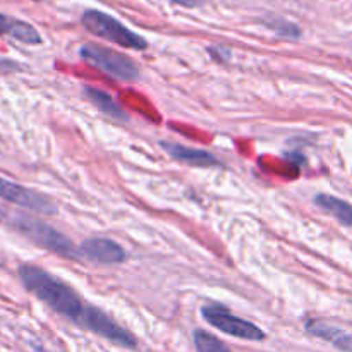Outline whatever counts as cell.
<instances>
[{"mask_svg":"<svg viewBox=\"0 0 352 352\" xmlns=\"http://www.w3.org/2000/svg\"><path fill=\"white\" fill-rule=\"evenodd\" d=\"M19 278L31 294L36 296L58 315L65 316L78 325L88 305L82 302L74 289L34 265H23L19 268Z\"/></svg>","mask_w":352,"mask_h":352,"instance_id":"cell-1","label":"cell"},{"mask_svg":"<svg viewBox=\"0 0 352 352\" xmlns=\"http://www.w3.org/2000/svg\"><path fill=\"white\" fill-rule=\"evenodd\" d=\"M81 23L89 33L103 38V40L112 41V43L119 45V47L131 48V50H146L148 48V41L143 36L131 31L120 21L102 12V10H86L81 16Z\"/></svg>","mask_w":352,"mask_h":352,"instance_id":"cell-2","label":"cell"},{"mask_svg":"<svg viewBox=\"0 0 352 352\" xmlns=\"http://www.w3.org/2000/svg\"><path fill=\"white\" fill-rule=\"evenodd\" d=\"M82 60L88 62L98 71L120 79V81H136L140 78V67L131 60L127 55L119 54L112 48H105L102 45L86 43L81 47Z\"/></svg>","mask_w":352,"mask_h":352,"instance_id":"cell-3","label":"cell"},{"mask_svg":"<svg viewBox=\"0 0 352 352\" xmlns=\"http://www.w3.org/2000/svg\"><path fill=\"white\" fill-rule=\"evenodd\" d=\"M16 227L24 236L30 237L34 244L58 254V256L69 258V260H79L81 258V251L76 250L74 244L67 237L62 236L54 227L40 222V220L19 215L16 217Z\"/></svg>","mask_w":352,"mask_h":352,"instance_id":"cell-4","label":"cell"},{"mask_svg":"<svg viewBox=\"0 0 352 352\" xmlns=\"http://www.w3.org/2000/svg\"><path fill=\"white\" fill-rule=\"evenodd\" d=\"M201 315L210 325L219 329L220 332L227 333V336H232L244 340H253V342H260V340L265 339V332L260 327L248 322V320H243L239 318V316L232 315V313L222 305L203 306Z\"/></svg>","mask_w":352,"mask_h":352,"instance_id":"cell-5","label":"cell"},{"mask_svg":"<svg viewBox=\"0 0 352 352\" xmlns=\"http://www.w3.org/2000/svg\"><path fill=\"white\" fill-rule=\"evenodd\" d=\"M78 325L82 327V329L98 333V336L103 337V339L112 340L113 344H119V346L127 347V349H134V347L138 346L133 333L127 332V330L122 329L120 325H117V323L113 322L109 315H105L102 309L93 308V306H86L85 313H82Z\"/></svg>","mask_w":352,"mask_h":352,"instance_id":"cell-6","label":"cell"},{"mask_svg":"<svg viewBox=\"0 0 352 352\" xmlns=\"http://www.w3.org/2000/svg\"><path fill=\"white\" fill-rule=\"evenodd\" d=\"M0 199L24 206V208L33 210V212L41 213V215H54V213H57V206L47 196L2 177H0Z\"/></svg>","mask_w":352,"mask_h":352,"instance_id":"cell-7","label":"cell"},{"mask_svg":"<svg viewBox=\"0 0 352 352\" xmlns=\"http://www.w3.org/2000/svg\"><path fill=\"white\" fill-rule=\"evenodd\" d=\"M81 256H86L88 260L95 261L100 265H117L126 260V251L122 246L112 239L105 237H93L86 239L79 248Z\"/></svg>","mask_w":352,"mask_h":352,"instance_id":"cell-8","label":"cell"},{"mask_svg":"<svg viewBox=\"0 0 352 352\" xmlns=\"http://www.w3.org/2000/svg\"><path fill=\"white\" fill-rule=\"evenodd\" d=\"M160 146L164 148L172 158H175V160L179 162H184V164L195 165V167H219L220 165L219 158L213 157L208 151L182 146V144L177 143H168V141H162Z\"/></svg>","mask_w":352,"mask_h":352,"instance_id":"cell-9","label":"cell"},{"mask_svg":"<svg viewBox=\"0 0 352 352\" xmlns=\"http://www.w3.org/2000/svg\"><path fill=\"white\" fill-rule=\"evenodd\" d=\"M306 330H308L311 336L327 340V342H330L332 346L339 347L340 351L352 352V336L344 332L342 329L329 325V323L323 322V320H309V322L306 323Z\"/></svg>","mask_w":352,"mask_h":352,"instance_id":"cell-10","label":"cell"},{"mask_svg":"<svg viewBox=\"0 0 352 352\" xmlns=\"http://www.w3.org/2000/svg\"><path fill=\"white\" fill-rule=\"evenodd\" d=\"M0 34H7V36H12L14 40L28 45L41 43V36L36 28L31 26L30 23H24V21L3 16V14H0Z\"/></svg>","mask_w":352,"mask_h":352,"instance_id":"cell-11","label":"cell"},{"mask_svg":"<svg viewBox=\"0 0 352 352\" xmlns=\"http://www.w3.org/2000/svg\"><path fill=\"white\" fill-rule=\"evenodd\" d=\"M315 205L325 213H329V215L336 217L342 226H352V206L344 199L330 195H316Z\"/></svg>","mask_w":352,"mask_h":352,"instance_id":"cell-12","label":"cell"},{"mask_svg":"<svg viewBox=\"0 0 352 352\" xmlns=\"http://www.w3.org/2000/svg\"><path fill=\"white\" fill-rule=\"evenodd\" d=\"M85 93H86V96H88L89 102L95 103V105L98 107V109L102 110L103 113H107V116L112 117V119H117V120H127V119H129V116H127V113L124 112V110L120 109V107L117 105L116 102H113L112 96L107 95L105 91H100V89H95V88H89V86H86Z\"/></svg>","mask_w":352,"mask_h":352,"instance_id":"cell-13","label":"cell"},{"mask_svg":"<svg viewBox=\"0 0 352 352\" xmlns=\"http://www.w3.org/2000/svg\"><path fill=\"white\" fill-rule=\"evenodd\" d=\"M263 23L268 30H272L278 36L287 38V40H296V38L301 36V30L296 24L289 23L287 19H282V17H270Z\"/></svg>","mask_w":352,"mask_h":352,"instance_id":"cell-14","label":"cell"},{"mask_svg":"<svg viewBox=\"0 0 352 352\" xmlns=\"http://www.w3.org/2000/svg\"><path fill=\"white\" fill-rule=\"evenodd\" d=\"M195 346L198 352H230L229 347L205 330L195 332Z\"/></svg>","mask_w":352,"mask_h":352,"instance_id":"cell-15","label":"cell"},{"mask_svg":"<svg viewBox=\"0 0 352 352\" xmlns=\"http://www.w3.org/2000/svg\"><path fill=\"white\" fill-rule=\"evenodd\" d=\"M210 54H212L213 57H215L217 60H220V62L229 60V57H230L229 52H227V50H222V48H215V47L210 48Z\"/></svg>","mask_w":352,"mask_h":352,"instance_id":"cell-16","label":"cell"},{"mask_svg":"<svg viewBox=\"0 0 352 352\" xmlns=\"http://www.w3.org/2000/svg\"><path fill=\"white\" fill-rule=\"evenodd\" d=\"M170 2L177 3V6L189 7V9H192V7L203 6V3H205V0H170Z\"/></svg>","mask_w":352,"mask_h":352,"instance_id":"cell-17","label":"cell"}]
</instances>
